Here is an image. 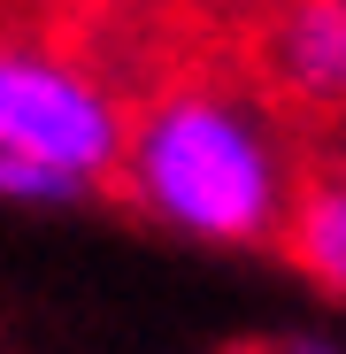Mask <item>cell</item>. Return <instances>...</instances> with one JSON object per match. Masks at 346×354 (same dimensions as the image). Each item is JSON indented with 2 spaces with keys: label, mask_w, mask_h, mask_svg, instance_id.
I'll return each instance as SVG.
<instances>
[{
  "label": "cell",
  "mask_w": 346,
  "mask_h": 354,
  "mask_svg": "<svg viewBox=\"0 0 346 354\" xmlns=\"http://www.w3.org/2000/svg\"><path fill=\"white\" fill-rule=\"evenodd\" d=\"M115 169L131 177V193L162 223L193 231V239H231V247L285 239V216H293V193H300L269 115L254 100H231L208 85L162 93L124 131Z\"/></svg>",
  "instance_id": "cell-1"
},
{
  "label": "cell",
  "mask_w": 346,
  "mask_h": 354,
  "mask_svg": "<svg viewBox=\"0 0 346 354\" xmlns=\"http://www.w3.org/2000/svg\"><path fill=\"white\" fill-rule=\"evenodd\" d=\"M0 154H23L70 185H93L124 162V115L85 70L0 46Z\"/></svg>",
  "instance_id": "cell-2"
},
{
  "label": "cell",
  "mask_w": 346,
  "mask_h": 354,
  "mask_svg": "<svg viewBox=\"0 0 346 354\" xmlns=\"http://www.w3.org/2000/svg\"><path fill=\"white\" fill-rule=\"evenodd\" d=\"M269 77L300 108H346V0H285L269 24Z\"/></svg>",
  "instance_id": "cell-3"
},
{
  "label": "cell",
  "mask_w": 346,
  "mask_h": 354,
  "mask_svg": "<svg viewBox=\"0 0 346 354\" xmlns=\"http://www.w3.org/2000/svg\"><path fill=\"white\" fill-rule=\"evenodd\" d=\"M285 247L300 254V270L331 292H346V154L316 177H300L293 216H285Z\"/></svg>",
  "instance_id": "cell-4"
},
{
  "label": "cell",
  "mask_w": 346,
  "mask_h": 354,
  "mask_svg": "<svg viewBox=\"0 0 346 354\" xmlns=\"http://www.w3.org/2000/svg\"><path fill=\"white\" fill-rule=\"evenodd\" d=\"M0 193H16V201H70L77 185L39 169V162H23V154H0Z\"/></svg>",
  "instance_id": "cell-5"
},
{
  "label": "cell",
  "mask_w": 346,
  "mask_h": 354,
  "mask_svg": "<svg viewBox=\"0 0 346 354\" xmlns=\"http://www.w3.org/2000/svg\"><path fill=\"white\" fill-rule=\"evenodd\" d=\"M285 354H338V346H323V339H300V346H285Z\"/></svg>",
  "instance_id": "cell-6"
}]
</instances>
